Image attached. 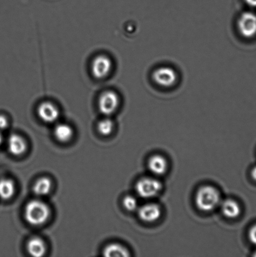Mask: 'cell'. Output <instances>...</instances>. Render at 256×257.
Returning a JSON list of instances; mask_svg holds the SVG:
<instances>
[{
    "label": "cell",
    "mask_w": 256,
    "mask_h": 257,
    "mask_svg": "<svg viewBox=\"0 0 256 257\" xmlns=\"http://www.w3.org/2000/svg\"><path fill=\"white\" fill-rule=\"evenodd\" d=\"M195 202L198 210L210 212L218 207L221 204V194L214 186L205 185L198 189L195 194Z\"/></svg>",
    "instance_id": "6da1fadb"
},
{
    "label": "cell",
    "mask_w": 256,
    "mask_h": 257,
    "mask_svg": "<svg viewBox=\"0 0 256 257\" xmlns=\"http://www.w3.org/2000/svg\"><path fill=\"white\" fill-rule=\"evenodd\" d=\"M24 215L26 222L29 224L40 226L49 220L50 210L44 201L34 199L26 204Z\"/></svg>",
    "instance_id": "7a4b0ae2"
},
{
    "label": "cell",
    "mask_w": 256,
    "mask_h": 257,
    "mask_svg": "<svg viewBox=\"0 0 256 257\" xmlns=\"http://www.w3.org/2000/svg\"><path fill=\"white\" fill-rule=\"evenodd\" d=\"M162 182L153 177H143L137 182L135 190L143 199H150L159 195L162 189Z\"/></svg>",
    "instance_id": "3957f363"
},
{
    "label": "cell",
    "mask_w": 256,
    "mask_h": 257,
    "mask_svg": "<svg viewBox=\"0 0 256 257\" xmlns=\"http://www.w3.org/2000/svg\"><path fill=\"white\" fill-rule=\"evenodd\" d=\"M120 99L118 94L113 90L103 92L99 99L100 111L105 116H110L116 111Z\"/></svg>",
    "instance_id": "277c9868"
},
{
    "label": "cell",
    "mask_w": 256,
    "mask_h": 257,
    "mask_svg": "<svg viewBox=\"0 0 256 257\" xmlns=\"http://www.w3.org/2000/svg\"><path fill=\"white\" fill-rule=\"evenodd\" d=\"M112 69L111 59L105 55H98L93 60L91 66L93 76L98 79L107 78L111 73Z\"/></svg>",
    "instance_id": "5b68a950"
},
{
    "label": "cell",
    "mask_w": 256,
    "mask_h": 257,
    "mask_svg": "<svg viewBox=\"0 0 256 257\" xmlns=\"http://www.w3.org/2000/svg\"><path fill=\"white\" fill-rule=\"evenodd\" d=\"M241 34L246 38H252L256 35V15L251 12L242 14L238 21Z\"/></svg>",
    "instance_id": "8992f818"
},
{
    "label": "cell",
    "mask_w": 256,
    "mask_h": 257,
    "mask_svg": "<svg viewBox=\"0 0 256 257\" xmlns=\"http://www.w3.org/2000/svg\"><path fill=\"white\" fill-rule=\"evenodd\" d=\"M153 79L158 85L162 87H171L176 83L177 74L171 67H160L153 73Z\"/></svg>",
    "instance_id": "52a82bcc"
},
{
    "label": "cell",
    "mask_w": 256,
    "mask_h": 257,
    "mask_svg": "<svg viewBox=\"0 0 256 257\" xmlns=\"http://www.w3.org/2000/svg\"><path fill=\"white\" fill-rule=\"evenodd\" d=\"M138 215L143 222L154 223L161 217V208L157 203L145 204L138 208Z\"/></svg>",
    "instance_id": "ba28073f"
},
{
    "label": "cell",
    "mask_w": 256,
    "mask_h": 257,
    "mask_svg": "<svg viewBox=\"0 0 256 257\" xmlns=\"http://www.w3.org/2000/svg\"><path fill=\"white\" fill-rule=\"evenodd\" d=\"M38 116L42 121L47 123H53L57 121L60 116L59 108L51 102H44L38 107Z\"/></svg>",
    "instance_id": "9c48e42d"
},
{
    "label": "cell",
    "mask_w": 256,
    "mask_h": 257,
    "mask_svg": "<svg viewBox=\"0 0 256 257\" xmlns=\"http://www.w3.org/2000/svg\"><path fill=\"white\" fill-rule=\"evenodd\" d=\"M147 167L152 174L160 176L166 173L168 170V162L164 156L154 155L148 160Z\"/></svg>",
    "instance_id": "30bf717a"
},
{
    "label": "cell",
    "mask_w": 256,
    "mask_h": 257,
    "mask_svg": "<svg viewBox=\"0 0 256 257\" xmlns=\"http://www.w3.org/2000/svg\"><path fill=\"white\" fill-rule=\"evenodd\" d=\"M9 152L14 156H21L26 150V143L22 137L14 134L9 136L8 139Z\"/></svg>",
    "instance_id": "8fae6325"
},
{
    "label": "cell",
    "mask_w": 256,
    "mask_h": 257,
    "mask_svg": "<svg viewBox=\"0 0 256 257\" xmlns=\"http://www.w3.org/2000/svg\"><path fill=\"white\" fill-rule=\"evenodd\" d=\"M221 208L222 213L227 218L234 219L241 215V208L238 201L233 199H227L221 201Z\"/></svg>",
    "instance_id": "7c38bea8"
},
{
    "label": "cell",
    "mask_w": 256,
    "mask_h": 257,
    "mask_svg": "<svg viewBox=\"0 0 256 257\" xmlns=\"http://www.w3.org/2000/svg\"><path fill=\"white\" fill-rule=\"evenodd\" d=\"M26 249L31 256L41 257L46 253V245L40 238L33 237L27 243Z\"/></svg>",
    "instance_id": "4fadbf2b"
},
{
    "label": "cell",
    "mask_w": 256,
    "mask_h": 257,
    "mask_svg": "<svg viewBox=\"0 0 256 257\" xmlns=\"http://www.w3.org/2000/svg\"><path fill=\"white\" fill-rule=\"evenodd\" d=\"M103 255L107 257H128L130 253L125 247L119 244H111L105 247Z\"/></svg>",
    "instance_id": "5bb4252c"
},
{
    "label": "cell",
    "mask_w": 256,
    "mask_h": 257,
    "mask_svg": "<svg viewBox=\"0 0 256 257\" xmlns=\"http://www.w3.org/2000/svg\"><path fill=\"white\" fill-rule=\"evenodd\" d=\"M73 134V129L66 124L57 125L54 129V135L57 140L62 143H66L70 140Z\"/></svg>",
    "instance_id": "9a60e30c"
},
{
    "label": "cell",
    "mask_w": 256,
    "mask_h": 257,
    "mask_svg": "<svg viewBox=\"0 0 256 257\" xmlns=\"http://www.w3.org/2000/svg\"><path fill=\"white\" fill-rule=\"evenodd\" d=\"M52 182L49 177H42L36 181L33 186V192L38 196H44L47 195L51 191Z\"/></svg>",
    "instance_id": "2e32d148"
},
{
    "label": "cell",
    "mask_w": 256,
    "mask_h": 257,
    "mask_svg": "<svg viewBox=\"0 0 256 257\" xmlns=\"http://www.w3.org/2000/svg\"><path fill=\"white\" fill-rule=\"evenodd\" d=\"M15 184L12 180L2 179L0 180V198L7 200L12 198L15 193Z\"/></svg>",
    "instance_id": "e0dca14e"
},
{
    "label": "cell",
    "mask_w": 256,
    "mask_h": 257,
    "mask_svg": "<svg viewBox=\"0 0 256 257\" xmlns=\"http://www.w3.org/2000/svg\"><path fill=\"white\" fill-rule=\"evenodd\" d=\"M114 127L113 121L111 119L104 118L98 124V130L103 136H109L112 133Z\"/></svg>",
    "instance_id": "ac0fdd59"
},
{
    "label": "cell",
    "mask_w": 256,
    "mask_h": 257,
    "mask_svg": "<svg viewBox=\"0 0 256 257\" xmlns=\"http://www.w3.org/2000/svg\"><path fill=\"white\" fill-rule=\"evenodd\" d=\"M123 205L127 210L133 211L138 208V201L135 197L131 195L126 196L123 199Z\"/></svg>",
    "instance_id": "d6986e66"
},
{
    "label": "cell",
    "mask_w": 256,
    "mask_h": 257,
    "mask_svg": "<svg viewBox=\"0 0 256 257\" xmlns=\"http://www.w3.org/2000/svg\"><path fill=\"white\" fill-rule=\"evenodd\" d=\"M248 236L251 242L256 246V224L250 228Z\"/></svg>",
    "instance_id": "ffe728a7"
},
{
    "label": "cell",
    "mask_w": 256,
    "mask_h": 257,
    "mask_svg": "<svg viewBox=\"0 0 256 257\" xmlns=\"http://www.w3.org/2000/svg\"><path fill=\"white\" fill-rule=\"evenodd\" d=\"M8 126V120L4 115H0V130H3Z\"/></svg>",
    "instance_id": "44dd1931"
},
{
    "label": "cell",
    "mask_w": 256,
    "mask_h": 257,
    "mask_svg": "<svg viewBox=\"0 0 256 257\" xmlns=\"http://www.w3.org/2000/svg\"><path fill=\"white\" fill-rule=\"evenodd\" d=\"M246 3L252 7H256V0H245Z\"/></svg>",
    "instance_id": "7402d4cb"
},
{
    "label": "cell",
    "mask_w": 256,
    "mask_h": 257,
    "mask_svg": "<svg viewBox=\"0 0 256 257\" xmlns=\"http://www.w3.org/2000/svg\"><path fill=\"white\" fill-rule=\"evenodd\" d=\"M251 176H252L253 179L256 181V166L253 168Z\"/></svg>",
    "instance_id": "603a6c76"
},
{
    "label": "cell",
    "mask_w": 256,
    "mask_h": 257,
    "mask_svg": "<svg viewBox=\"0 0 256 257\" xmlns=\"http://www.w3.org/2000/svg\"><path fill=\"white\" fill-rule=\"evenodd\" d=\"M2 141H3V138H2L1 134H0V145H1Z\"/></svg>",
    "instance_id": "cb8c5ba5"
},
{
    "label": "cell",
    "mask_w": 256,
    "mask_h": 257,
    "mask_svg": "<svg viewBox=\"0 0 256 257\" xmlns=\"http://www.w3.org/2000/svg\"><path fill=\"white\" fill-rule=\"evenodd\" d=\"M254 256L256 257V252H255V254H254Z\"/></svg>",
    "instance_id": "d4e9b609"
}]
</instances>
